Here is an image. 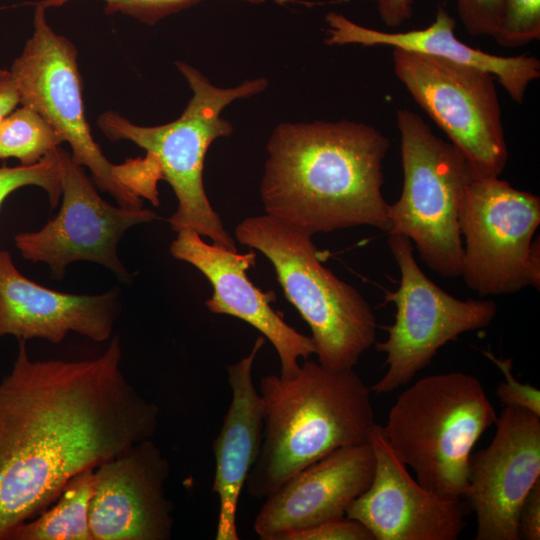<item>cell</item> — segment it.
Returning a JSON list of instances; mask_svg holds the SVG:
<instances>
[{"instance_id":"2e32d148","label":"cell","mask_w":540,"mask_h":540,"mask_svg":"<svg viewBox=\"0 0 540 540\" xmlns=\"http://www.w3.org/2000/svg\"><path fill=\"white\" fill-rule=\"evenodd\" d=\"M171 255L198 269L211 283L213 293L205 301L214 314L241 319L261 332L274 346L280 360V376L289 378L299 370V359L315 353L311 337L288 325L276 312L273 291L264 292L248 278L255 265L256 253L240 254L216 244H208L196 231L185 228L177 232L170 246Z\"/></svg>"},{"instance_id":"5bb4252c","label":"cell","mask_w":540,"mask_h":540,"mask_svg":"<svg viewBox=\"0 0 540 540\" xmlns=\"http://www.w3.org/2000/svg\"><path fill=\"white\" fill-rule=\"evenodd\" d=\"M170 466L152 438L94 468L89 527L93 540H169Z\"/></svg>"},{"instance_id":"9c48e42d","label":"cell","mask_w":540,"mask_h":540,"mask_svg":"<svg viewBox=\"0 0 540 540\" xmlns=\"http://www.w3.org/2000/svg\"><path fill=\"white\" fill-rule=\"evenodd\" d=\"M392 62L398 80L464 155L474 177H499L508 148L494 76L399 49H393Z\"/></svg>"},{"instance_id":"9a60e30c","label":"cell","mask_w":540,"mask_h":540,"mask_svg":"<svg viewBox=\"0 0 540 540\" xmlns=\"http://www.w3.org/2000/svg\"><path fill=\"white\" fill-rule=\"evenodd\" d=\"M369 443L374 477L346 516L362 523L374 540H456L466 527L463 499L444 498L420 485L393 452L381 425L375 423Z\"/></svg>"},{"instance_id":"ba28073f","label":"cell","mask_w":540,"mask_h":540,"mask_svg":"<svg viewBox=\"0 0 540 540\" xmlns=\"http://www.w3.org/2000/svg\"><path fill=\"white\" fill-rule=\"evenodd\" d=\"M540 198L495 178H474L466 188L459 225L461 277L481 296L540 288Z\"/></svg>"},{"instance_id":"ac0fdd59","label":"cell","mask_w":540,"mask_h":540,"mask_svg":"<svg viewBox=\"0 0 540 540\" xmlns=\"http://www.w3.org/2000/svg\"><path fill=\"white\" fill-rule=\"evenodd\" d=\"M119 312L115 292L76 295L39 285L0 251V338H41L59 344L70 332L95 342L110 338Z\"/></svg>"},{"instance_id":"484cf974","label":"cell","mask_w":540,"mask_h":540,"mask_svg":"<svg viewBox=\"0 0 540 540\" xmlns=\"http://www.w3.org/2000/svg\"><path fill=\"white\" fill-rule=\"evenodd\" d=\"M505 376L496 388L499 401L506 406L520 407L540 416V391L530 384H522L513 375L511 359L497 358L489 351L482 352Z\"/></svg>"},{"instance_id":"8992f818","label":"cell","mask_w":540,"mask_h":540,"mask_svg":"<svg viewBox=\"0 0 540 540\" xmlns=\"http://www.w3.org/2000/svg\"><path fill=\"white\" fill-rule=\"evenodd\" d=\"M235 236L272 264L285 297L311 329L318 363L353 368L376 342V317L356 288L322 264L312 236L266 214L242 220Z\"/></svg>"},{"instance_id":"4316f807","label":"cell","mask_w":540,"mask_h":540,"mask_svg":"<svg viewBox=\"0 0 540 540\" xmlns=\"http://www.w3.org/2000/svg\"><path fill=\"white\" fill-rule=\"evenodd\" d=\"M504 0H456L457 13L466 31L474 37L494 34Z\"/></svg>"},{"instance_id":"f546056e","label":"cell","mask_w":540,"mask_h":540,"mask_svg":"<svg viewBox=\"0 0 540 540\" xmlns=\"http://www.w3.org/2000/svg\"><path fill=\"white\" fill-rule=\"evenodd\" d=\"M382 22L387 27H398L409 21L413 13V0H375Z\"/></svg>"},{"instance_id":"30bf717a","label":"cell","mask_w":540,"mask_h":540,"mask_svg":"<svg viewBox=\"0 0 540 540\" xmlns=\"http://www.w3.org/2000/svg\"><path fill=\"white\" fill-rule=\"evenodd\" d=\"M389 248L400 271L397 290L387 292L386 302L396 306L395 321L385 327V341L375 342L386 354L387 370L370 387L387 394L410 382L438 350L461 334L489 326L497 314L491 299L460 300L431 281L414 256L411 240L389 235Z\"/></svg>"},{"instance_id":"8fae6325","label":"cell","mask_w":540,"mask_h":540,"mask_svg":"<svg viewBox=\"0 0 540 540\" xmlns=\"http://www.w3.org/2000/svg\"><path fill=\"white\" fill-rule=\"evenodd\" d=\"M46 7L36 4L33 32L13 61L20 105L41 115L71 147L73 160L87 167L100 190L125 208L140 209L139 195L120 178L121 165L107 160L86 120L76 46L56 33L46 20Z\"/></svg>"},{"instance_id":"52a82bcc","label":"cell","mask_w":540,"mask_h":540,"mask_svg":"<svg viewBox=\"0 0 540 540\" xmlns=\"http://www.w3.org/2000/svg\"><path fill=\"white\" fill-rule=\"evenodd\" d=\"M400 133L403 188L389 204V235L409 238L420 258L445 278L460 277L463 242L459 213L475 178L464 155L436 136L411 110L396 111Z\"/></svg>"},{"instance_id":"83f0119b","label":"cell","mask_w":540,"mask_h":540,"mask_svg":"<svg viewBox=\"0 0 540 540\" xmlns=\"http://www.w3.org/2000/svg\"><path fill=\"white\" fill-rule=\"evenodd\" d=\"M285 540H374L359 521L347 516L289 534Z\"/></svg>"},{"instance_id":"3957f363","label":"cell","mask_w":540,"mask_h":540,"mask_svg":"<svg viewBox=\"0 0 540 540\" xmlns=\"http://www.w3.org/2000/svg\"><path fill=\"white\" fill-rule=\"evenodd\" d=\"M259 393L263 439L244 486L256 499L336 449L368 442L375 425L370 388L353 368L307 359L292 377H262Z\"/></svg>"},{"instance_id":"277c9868","label":"cell","mask_w":540,"mask_h":540,"mask_svg":"<svg viewBox=\"0 0 540 540\" xmlns=\"http://www.w3.org/2000/svg\"><path fill=\"white\" fill-rule=\"evenodd\" d=\"M175 65L186 79L192 96L182 114L158 126H140L115 111L99 115L97 125L112 141L128 140L143 148L155 162L161 179L166 180L178 201L168 218L173 231L188 228L213 244L237 251L232 236L214 210L203 185V167L209 146L217 138L232 134V124L221 117L230 103L263 92L264 77L246 80L238 86L221 88L190 64Z\"/></svg>"},{"instance_id":"44dd1931","label":"cell","mask_w":540,"mask_h":540,"mask_svg":"<svg viewBox=\"0 0 540 540\" xmlns=\"http://www.w3.org/2000/svg\"><path fill=\"white\" fill-rule=\"evenodd\" d=\"M94 468L72 477L49 510L20 525L10 540H93L89 507Z\"/></svg>"},{"instance_id":"f1b7e54d","label":"cell","mask_w":540,"mask_h":540,"mask_svg":"<svg viewBox=\"0 0 540 540\" xmlns=\"http://www.w3.org/2000/svg\"><path fill=\"white\" fill-rule=\"evenodd\" d=\"M518 530L520 538L540 539V481L531 488L521 505Z\"/></svg>"},{"instance_id":"ffe728a7","label":"cell","mask_w":540,"mask_h":540,"mask_svg":"<svg viewBox=\"0 0 540 540\" xmlns=\"http://www.w3.org/2000/svg\"><path fill=\"white\" fill-rule=\"evenodd\" d=\"M325 43L388 46L393 49L433 56L489 72L516 103H522L531 82L540 77V61L534 56H499L472 48L455 35L456 21L441 5L427 27L389 32L359 25L342 14H326Z\"/></svg>"},{"instance_id":"5b68a950","label":"cell","mask_w":540,"mask_h":540,"mask_svg":"<svg viewBox=\"0 0 540 540\" xmlns=\"http://www.w3.org/2000/svg\"><path fill=\"white\" fill-rule=\"evenodd\" d=\"M496 419L480 380L454 371L428 375L409 386L381 427L420 485L444 498L466 499L472 449Z\"/></svg>"},{"instance_id":"d4e9b609","label":"cell","mask_w":540,"mask_h":540,"mask_svg":"<svg viewBox=\"0 0 540 540\" xmlns=\"http://www.w3.org/2000/svg\"><path fill=\"white\" fill-rule=\"evenodd\" d=\"M69 0H44L47 7L60 6ZM107 14L122 13L153 25L161 19L189 8L202 0H103ZM250 4H263L267 0H236Z\"/></svg>"},{"instance_id":"1f68e13d","label":"cell","mask_w":540,"mask_h":540,"mask_svg":"<svg viewBox=\"0 0 540 540\" xmlns=\"http://www.w3.org/2000/svg\"><path fill=\"white\" fill-rule=\"evenodd\" d=\"M272 1H274L276 4L284 5V4H287L289 1H292V0H272Z\"/></svg>"},{"instance_id":"d6986e66","label":"cell","mask_w":540,"mask_h":540,"mask_svg":"<svg viewBox=\"0 0 540 540\" xmlns=\"http://www.w3.org/2000/svg\"><path fill=\"white\" fill-rule=\"evenodd\" d=\"M264 343L265 337H258L247 356L227 366L232 398L212 444L215 457L212 490L219 498L216 540L239 539L236 524L239 498L263 439L264 406L252 370Z\"/></svg>"},{"instance_id":"603a6c76","label":"cell","mask_w":540,"mask_h":540,"mask_svg":"<svg viewBox=\"0 0 540 540\" xmlns=\"http://www.w3.org/2000/svg\"><path fill=\"white\" fill-rule=\"evenodd\" d=\"M25 186H38L56 207L62 195V181L57 149L30 166L0 167V207L6 198Z\"/></svg>"},{"instance_id":"7402d4cb","label":"cell","mask_w":540,"mask_h":540,"mask_svg":"<svg viewBox=\"0 0 540 540\" xmlns=\"http://www.w3.org/2000/svg\"><path fill=\"white\" fill-rule=\"evenodd\" d=\"M64 138L36 111L19 105L0 121V159L16 158L22 166L38 163Z\"/></svg>"},{"instance_id":"6da1fadb","label":"cell","mask_w":540,"mask_h":540,"mask_svg":"<svg viewBox=\"0 0 540 540\" xmlns=\"http://www.w3.org/2000/svg\"><path fill=\"white\" fill-rule=\"evenodd\" d=\"M120 339L88 360H32L18 340L0 380V540L57 499L68 481L156 433L160 409L121 369Z\"/></svg>"},{"instance_id":"4fadbf2b","label":"cell","mask_w":540,"mask_h":540,"mask_svg":"<svg viewBox=\"0 0 540 540\" xmlns=\"http://www.w3.org/2000/svg\"><path fill=\"white\" fill-rule=\"evenodd\" d=\"M494 424L490 444L470 456L466 499L476 540H519L521 505L540 481V416L506 406Z\"/></svg>"},{"instance_id":"7c38bea8","label":"cell","mask_w":540,"mask_h":540,"mask_svg":"<svg viewBox=\"0 0 540 540\" xmlns=\"http://www.w3.org/2000/svg\"><path fill=\"white\" fill-rule=\"evenodd\" d=\"M62 204L58 215L43 228L15 235L17 250L31 262H44L55 278H61L67 265L75 261L95 262L127 278L118 257L117 246L132 226L158 218L146 208L115 207L97 193L93 183L71 153L57 149Z\"/></svg>"},{"instance_id":"e0dca14e","label":"cell","mask_w":540,"mask_h":540,"mask_svg":"<svg viewBox=\"0 0 540 540\" xmlns=\"http://www.w3.org/2000/svg\"><path fill=\"white\" fill-rule=\"evenodd\" d=\"M374 473L369 441L336 449L267 496L254 531L262 540H285L291 533L345 517L350 504L369 488Z\"/></svg>"},{"instance_id":"cb8c5ba5","label":"cell","mask_w":540,"mask_h":540,"mask_svg":"<svg viewBox=\"0 0 540 540\" xmlns=\"http://www.w3.org/2000/svg\"><path fill=\"white\" fill-rule=\"evenodd\" d=\"M502 47L524 46L540 38V0H504L494 34Z\"/></svg>"},{"instance_id":"4dcf8cb0","label":"cell","mask_w":540,"mask_h":540,"mask_svg":"<svg viewBox=\"0 0 540 540\" xmlns=\"http://www.w3.org/2000/svg\"><path fill=\"white\" fill-rule=\"evenodd\" d=\"M20 104V95L12 72L0 67V121Z\"/></svg>"},{"instance_id":"7a4b0ae2","label":"cell","mask_w":540,"mask_h":540,"mask_svg":"<svg viewBox=\"0 0 540 540\" xmlns=\"http://www.w3.org/2000/svg\"><path fill=\"white\" fill-rule=\"evenodd\" d=\"M389 145L360 122L279 124L260 184L265 214L310 236L360 225L387 232L381 189Z\"/></svg>"}]
</instances>
